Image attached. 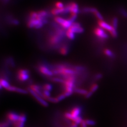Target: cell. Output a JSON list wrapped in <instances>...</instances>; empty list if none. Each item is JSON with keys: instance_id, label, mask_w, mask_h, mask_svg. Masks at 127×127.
<instances>
[{"instance_id": "obj_1", "label": "cell", "mask_w": 127, "mask_h": 127, "mask_svg": "<svg viewBox=\"0 0 127 127\" xmlns=\"http://www.w3.org/2000/svg\"><path fill=\"white\" fill-rule=\"evenodd\" d=\"M38 70L43 75H44L46 77L49 78L54 76L51 69L45 65H40L38 67Z\"/></svg>"}, {"instance_id": "obj_2", "label": "cell", "mask_w": 127, "mask_h": 127, "mask_svg": "<svg viewBox=\"0 0 127 127\" xmlns=\"http://www.w3.org/2000/svg\"><path fill=\"white\" fill-rule=\"evenodd\" d=\"M27 91H28L30 94L32 95L41 104L44 106H47L48 105V104L47 102H46L45 100H44V98L41 97V96L39 95L36 92H35L33 90H32V89L30 88H27Z\"/></svg>"}, {"instance_id": "obj_3", "label": "cell", "mask_w": 127, "mask_h": 127, "mask_svg": "<svg viewBox=\"0 0 127 127\" xmlns=\"http://www.w3.org/2000/svg\"><path fill=\"white\" fill-rule=\"evenodd\" d=\"M94 32L96 36L102 39H106L109 38L108 35L105 32L104 29L101 27L95 28Z\"/></svg>"}, {"instance_id": "obj_4", "label": "cell", "mask_w": 127, "mask_h": 127, "mask_svg": "<svg viewBox=\"0 0 127 127\" xmlns=\"http://www.w3.org/2000/svg\"><path fill=\"white\" fill-rule=\"evenodd\" d=\"M68 30L73 32L74 33H82L84 32V29L82 28L80 23L77 22H73L71 27Z\"/></svg>"}, {"instance_id": "obj_5", "label": "cell", "mask_w": 127, "mask_h": 127, "mask_svg": "<svg viewBox=\"0 0 127 127\" xmlns=\"http://www.w3.org/2000/svg\"><path fill=\"white\" fill-rule=\"evenodd\" d=\"M63 37L60 36V35L56 33L55 34L52 35L50 37L49 40L50 44L56 45L58 44L59 42L62 40Z\"/></svg>"}, {"instance_id": "obj_6", "label": "cell", "mask_w": 127, "mask_h": 127, "mask_svg": "<svg viewBox=\"0 0 127 127\" xmlns=\"http://www.w3.org/2000/svg\"><path fill=\"white\" fill-rule=\"evenodd\" d=\"M20 114H18L17 113L10 112L7 114L8 120L10 121L11 123H14L19 121Z\"/></svg>"}, {"instance_id": "obj_7", "label": "cell", "mask_w": 127, "mask_h": 127, "mask_svg": "<svg viewBox=\"0 0 127 127\" xmlns=\"http://www.w3.org/2000/svg\"><path fill=\"white\" fill-rule=\"evenodd\" d=\"M98 24L100 26V27H101L102 28H103L104 29L108 31L109 32L113 30V29L114 28L113 26H112L106 23L103 20H98Z\"/></svg>"}, {"instance_id": "obj_8", "label": "cell", "mask_w": 127, "mask_h": 127, "mask_svg": "<svg viewBox=\"0 0 127 127\" xmlns=\"http://www.w3.org/2000/svg\"><path fill=\"white\" fill-rule=\"evenodd\" d=\"M41 21H41L40 19L38 18H30L28 22L27 23V26L30 28L35 27Z\"/></svg>"}, {"instance_id": "obj_9", "label": "cell", "mask_w": 127, "mask_h": 127, "mask_svg": "<svg viewBox=\"0 0 127 127\" xmlns=\"http://www.w3.org/2000/svg\"><path fill=\"white\" fill-rule=\"evenodd\" d=\"M70 12L71 14H77L79 12L78 5L76 3L72 2L70 3Z\"/></svg>"}, {"instance_id": "obj_10", "label": "cell", "mask_w": 127, "mask_h": 127, "mask_svg": "<svg viewBox=\"0 0 127 127\" xmlns=\"http://www.w3.org/2000/svg\"><path fill=\"white\" fill-rule=\"evenodd\" d=\"M82 112V109L79 107H75L71 111V113L72 114L73 116L76 118H77L80 116Z\"/></svg>"}, {"instance_id": "obj_11", "label": "cell", "mask_w": 127, "mask_h": 127, "mask_svg": "<svg viewBox=\"0 0 127 127\" xmlns=\"http://www.w3.org/2000/svg\"><path fill=\"white\" fill-rule=\"evenodd\" d=\"M0 88L1 89L2 88V87H3L5 89H6L10 86L9 82H8L7 80L5 79L4 78L3 79L1 78L0 79Z\"/></svg>"}, {"instance_id": "obj_12", "label": "cell", "mask_w": 127, "mask_h": 127, "mask_svg": "<svg viewBox=\"0 0 127 127\" xmlns=\"http://www.w3.org/2000/svg\"><path fill=\"white\" fill-rule=\"evenodd\" d=\"M104 53L106 56L109 57L111 59H114L115 58V55L114 54V52L108 49H105L104 50Z\"/></svg>"}, {"instance_id": "obj_13", "label": "cell", "mask_w": 127, "mask_h": 127, "mask_svg": "<svg viewBox=\"0 0 127 127\" xmlns=\"http://www.w3.org/2000/svg\"><path fill=\"white\" fill-rule=\"evenodd\" d=\"M64 10V8H61V9L56 8H54L52 9L51 11V12L54 15H59L60 14L63 13Z\"/></svg>"}, {"instance_id": "obj_14", "label": "cell", "mask_w": 127, "mask_h": 127, "mask_svg": "<svg viewBox=\"0 0 127 127\" xmlns=\"http://www.w3.org/2000/svg\"><path fill=\"white\" fill-rule=\"evenodd\" d=\"M74 92L78 94L84 95H86L87 93H88V91L86 90L81 89V88H74Z\"/></svg>"}, {"instance_id": "obj_15", "label": "cell", "mask_w": 127, "mask_h": 127, "mask_svg": "<svg viewBox=\"0 0 127 127\" xmlns=\"http://www.w3.org/2000/svg\"><path fill=\"white\" fill-rule=\"evenodd\" d=\"M29 74H18L17 78L19 81L21 82H24L27 81L29 78Z\"/></svg>"}, {"instance_id": "obj_16", "label": "cell", "mask_w": 127, "mask_h": 127, "mask_svg": "<svg viewBox=\"0 0 127 127\" xmlns=\"http://www.w3.org/2000/svg\"><path fill=\"white\" fill-rule=\"evenodd\" d=\"M97 11V9L95 8H90V7H86L82 9V12L85 13H95V12Z\"/></svg>"}, {"instance_id": "obj_17", "label": "cell", "mask_w": 127, "mask_h": 127, "mask_svg": "<svg viewBox=\"0 0 127 127\" xmlns=\"http://www.w3.org/2000/svg\"><path fill=\"white\" fill-rule=\"evenodd\" d=\"M68 52V47L67 46H63L60 49L59 52L63 55L67 54Z\"/></svg>"}, {"instance_id": "obj_18", "label": "cell", "mask_w": 127, "mask_h": 127, "mask_svg": "<svg viewBox=\"0 0 127 127\" xmlns=\"http://www.w3.org/2000/svg\"><path fill=\"white\" fill-rule=\"evenodd\" d=\"M65 35H66V36L67 37L68 39L73 40L75 39V35L74 34V32H73L67 30V31L65 33Z\"/></svg>"}, {"instance_id": "obj_19", "label": "cell", "mask_w": 127, "mask_h": 127, "mask_svg": "<svg viewBox=\"0 0 127 127\" xmlns=\"http://www.w3.org/2000/svg\"><path fill=\"white\" fill-rule=\"evenodd\" d=\"M54 20L55 21H56V22L58 23L59 25H61V26L63 24V23L65 21L64 19L63 18H62L61 17H58V16H57V17H55Z\"/></svg>"}, {"instance_id": "obj_20", "label": "cell", "mask_w": 127, "mask_h": 127, "mask_svg": "<svg viewBox=\"0 0 127 127\" xmlns=\"http://www.w3.org/2000/svg\"><path fill=\"white\" fill-rule=\"evenodd\" d=\"M112 25H113V27H114V29L117 30L118 26V19L117 17H114L113 19Z\"/></svg>"}, {"instance_id": "obj_21", "label": "cell", "mask_w": 127, "mask_h": 127, "mask_svg": "<svg viewBox=\"0 0 127 127\" xmlns=\"http://www.w3.org/2000/svg\"><path fill=\"white\" fill-rule=\"evenodd\" d=\"M13 127H24V123L17 121L13 123Z\"/></svg>"}, {"instance_id": "obj_22", "label": "cell", "mask_w": 127, "mask_h": 127, "mask_svg": "<svg viewBox=\"0 0 127 127\" xmlns=\"http://www.w3.org/2000/svg\"><path fill=\"white\" fill-rule=\"evenodd\" d=\"M98 88V84L95 83V84H93L92 85H91V88H90V91L92 92H93V93L95 92L97 90Z\"/></svg>"}, {"instance_id": "obj_23", "label": "cell", "mask_w": 127, "mask_h": 127, "mask_svg": "<svg viewBox=\"0 0 127 127\" xmlns=\"http://www.w3.org/2000/svg\"><path fill=\"white\" fill-rule=\"evenodd\" d=\"M43 90L46 91H51L52 90V86L50 84H45L42 87Z\"/></svg>"}, {"instance_id": "obj_24", "label": "cell", "mask_w": 127, "mask_h": 127, "mask_svg": "<svg viewBox=\"0 0 127 127\" xmlns=\"http://www.w3.org/2000/svg\"><path fill=\"white\" fill-rule=\"evenodd\" d=\"M85 122L86 123L87 125H89V126H94L96 124L95 121H94V120H90V119H87L85 120Z\"/></svg>"}, {"instance_id": "obj_25", "label": "cell", "mask_w": 127, "mask_h": 127, "mask_svg": "<svg viewBox=\"0 0 127 127\" xmlns=\"http://www.w3.org/2000/svg\"><path fill=\"white\" fill-rule=\"evenodd\" d=\"M110 33L111 35V36L113 37V38H117L118 37V32L117 30L114 28H113V30L110 32Z\"/></svg>"}, {"instance_id": "obj_26", "label": "cell", "mask_w": 127, "mask_h": 127, "mask_svg": "<svg viewBox=\"0 0 127 127\" xmlns=\"http://www.w3.org/2000/svg\"><path fill=\"white\" fill-rule=\"evenodd\" d=\"M11 122L8 120L5 122H3L0 123V127H9L11 125Z\"/></svg>"}, {"instance_id": "obj_27", "label": "cell", "mask_w": 127, "mask_h": 127, "mask_svg": "<svg viewBox=\"0 0 127 127\" xmlns=\"http://www.w3.org/2000/svg\"><path fill=\"white\" fill-rule=\"evenodd\" d=\"M26 121H27V116L25 114H20V116H19V119L18 121L25 123L26 122Z\"/></svg>"}, {"instance_id": "obj_28", "label": "cell", "mask_w": 127, "mask_h": 127, "mask_svg": "<svg viewBox=\"0 0 127 127\" xmlns=\"http://www.w3.org/2000/svg\"><path fill=\"white\" fill-rule=\"evenodd\" d=\"M15 92H18L19 93H21V94H26L28 93V91L24 90V89H21V88H17V89H16V90Z\"/></svg>"}, {"instance_id": "obj_29", "label": "cell", "mask_w": 127, "mask_h": 127, "mask_svg": "<svg viewBox=\"0 0 127 127\" xmlns=\"http://www.w3.org/2000/svg\"><path fill=\"white\" fill-rule=\"evenodd\" d=\"M19 74H29V71L27 69H20L18 72Z\"/></svg>"}, {"instance_id": "obj_30", "label": "cell", "mask_w": 127, "mask_h": 127, "mask_svg": "<svg viewBox=\"0 0 127 127\" xmlns=\"http://www.w3.org/2000/svg\"><path fill=\"white\" fill-rule=\"evenodd\" d=\"M120 12L123 17L127 18V11L126 10L123 8H121L120 9Z\"/></svg>"}, {"instance_id": "obj_31", "label": "cell", "mask_w": 127, "mask_h": 127, "mask_svg": "<svg viewBox=\"0 0 127 127\" xmlns=\"http://www.w3.org/2000/svg\"><path fill=\"white\" fill-rule=\"evenodd\" d=\"M77 14H71V15L69 18V20L72 23H73L76 18H77Z\"/></svg>"}, {"instance_id": "obj_32", "label": "cell", "mask_w": 127, "mask_h": 127, "mask_svg": "<svg viewBox=\"0 0 127 127\" xmlns=\"http://www.w3.org/2000/svg\"><path fill=\"white\" fill-rule=\"evenodd\" d=\"M95 16L96 17V18L99 19V20H103V16H102V15L100 14V12L99 11H96L95 13Z\"/></svg>"}, {"instance_id": "obj_33", "label": "cell", "mask_w": 127, "mask_h": 127, "mask_svg": "<svg viewBox=\"0 0 127 127\" xmlns=\"http://www.w3.org/2000/svg\"><path fill=\"white\" fill-rule=\"evenodd\" d=\"M47 100H48L49 101H50V102H52V103H57L59 102L58 100L57 99V97H50L49 98H48L47 99Z\"/></svg>"}, {"instance_id": "obj_34", "label": "cell", "mask_w": 127, "mask_h": 127, "mask_svg": "<svg viewBox=\"0 0 127 127\" xmlns=\"http://www.w3.org/2000/svg\"><path fill=\"white\" fill-rule=\"evenodd\" d=\"M8 62L9 64L11 67H14L15 66V63H14V61L12 58H9V59H8Z\"/></svg>"}, {"instance_id": "obj_35", "label": "cell", "mask_w": 127, "mask_h": 127, "mask_svg": "<svg viewBox=\"0 0 127 127\" xmlns=\"http://www.w3.org/2000/svg\"><path fill=\"white\" fill-rule=\"evenodd\" d=\"M82 120H82V117L80 116H78V117L76 118V119L75 121L74 122V123H76V124H77L78 125L79 124H81V123H82Z\"/></svg>"}, {"instance_id": "obj_36", "label": "cell", "mask_w": 127, "mask_h": 127, "mask_svg": "<svg viewBox=\"0 0 127 127\" xmlns=\"http://www.w3.org/2000/svg\"><path fill=\"white\" fill-rule=\"evenodd\" d=\"M65 97H66V96H65V95L64 94V93H63L62 94H61V95H58V96L57 97H57V99L58 100L59 102V101H61V100L64 99Z\"/></svg>"}, {"instance_id": "obj_37", "label": "cell", "mask_w": 127, "mask_h": 127, "mask_svg": "<svg viewBox=\"0 0 127 127\" xmlns=\"http://www.w3.org/2000/svg\"><path fill=\"white\" fill-rule=\"evenodd\" d=\"M56 8H60V9H61V8H64V5L63 3L61 2H57L56 3Z\"/></svg>"}, {"instance_id": "obj_38", "label": "cell", "mask_w": 127, "mask_h": 127, "mask_svg": "<svg viewBox=\"0 0 127 127\" xmlns=\"http://www.w3.org/2000/svg\"><path fill=\"white\" fill-rule=\"evenodd\" d=\"M38 16V13L36 12H31L30 14V18H36Z\"/></svg>"}, {"instance_id": "obj_39", "label": "cell", "mask_w": 127, "mask_h": 127, "mask_svg": "<svg viewBox=\"0 0 127 127\" xmlns=\"http://www.w3.org/2000/svg\"><path fill=\"white\" fill-rule=\"evenodd\" d=\"M95 79L96 80H100L101 79H102V74L101 73H97L96 74H95L94 76Z\"/></svg>"}, {"instance_id": "obj_40", "label": "cell", "mask_w": 127, "mask_h": 127, "mask_svg": "<svg viewBox=\"0 0 127 127\" xmlns=\"http://www.w3.org/2000/svg\"><path fill=\"white\" fill-rule=\"evenodd\" d=\"M93 92H92L91 91H89L88 92V93H87L86 95H84V96H85V97L86 98H89L91 97L92 95H93Z\"/></svg>"}, {"instance_id": "obj_41", "label": "cell", "mask_w": 127, "mask_h": 127, "mask_svg": "<svg viewBox=\"0 0 127 127\" xmlns=\"http://www.w3.org/2000/svg\"><path fill=\"white\" fill-rule=\"evenodd\" d=\"M43 25H44V23L42 22V21H41L35 27V28H36V29H39V28H40L42 27Z\"/></svg>"}, {"instance_id": "obj_42", "label": "cell", "mask_w": 127, "mask_h": 127, "mask_svg": "<svg viewBox=\"0 0 127 127\" xmlns=\"http://www.w3.org/2000/svg\"><path fill=\"white\" fill-rule=\"evenodd\" d=\"M87 125L85 122V120H82V123H81V127H87Z\"/></svg>"}, {"instance_id": "obj_43", "label": "cell", "mask_w": 127, "mask_h": 127, "mask_svg": "<svg viewBox=\"0 0 127 127\" xmlns=\"http://www.w3.org/2000/svg\"><path fill=\"white\" fill-rule=\"evenodd\" d=\"M11 23L12 24H13L14 25H17L19 24L18 21L17 20H16V19H13L11 21Z\"/></svg>"}, {"instance_id": "obj_44", "label": "cell", "mask_w": 127, "mask_h": 127, "mask_svg": "<svg viewBox=\"0 0 127 127\" xmlns=\"http://www.w3.org/2000/svg\"><path fill=\"white\" fill-rule=\"evenodd\" d=\"M78 127V124H76V123H74V122H73V123H72V124L70 125V127Z\"/></svg>"}]
</instances>
